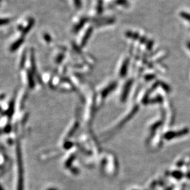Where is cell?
Wrapping results in <instances>:
<instances>
[{"label": "cell", "instance_id": "d6986e66", "mask_svg": "<svg viewBox=\"0 0 190 190\" xmlns=\"http://www.w3.org/2000/svg\"><path fill=\"white\" fill-rule=\"evenodd\" d=\"M187 47L189 48V49H190V41L187 43Z\"/></svg>", "mask_w": 190, "mask_h": 190}, {"label": "cell", "instance_id": "30bf717a", "mask_svg": "<svg viewBox=\"0 0 190 190\" xmlns=\"http://www.w3.org/2000/svg\"><path fill=\"white\" fill-rule=\"evenodd\" d=\"M11 22V19L8 18H0V26L8 24Z\"/></svg>", "mask_w": 190, "mask_h": 190}, {"label": "cell", "instance_id": "7a4b0ae2", "mask_svg": "<svg viewBox=\"0 0 190 190\" xmlns=\"http://www.w3.org/2000/svg\"><path fill=\"white\" fill-rule=\"evenodd\" d=\"M24 41V38L21 37V38H20V39H17L16 41H14V42L11 45V46L10 47V48H9L10 51L11 52L16 51L17 49L19 48V47L21 46V45L23 44Z\"/></svg>", "mask_w": 190, "mask_h": 190}, {"label": "cell", "instance_id": "7402d4cb", "mask_svg": "<svg viewBox=\"0 0 190 190\" xmlns=\"http://www.w3.org/2000/svg\"><path fill=\"white\" fill-rule=\"evenodd\" d=\"M48 190H56V189H49Z\"/></svg>", "mask_w": 190, "mask_h": 190}, {"label": "cell", "instance_id": "44dd1931", "mask_svg": "<svg viewBox=\"0 0 190 190\" xmlns=\"http://www.w3.org/2000/svg\"><path fill=\"white\" fill-rule=\"evenodd\" d=\"M0 190H3V189L2 187H1V185H0Z\"/></svg>", "mask_w": 190, "mask_h": 190}, {"label": "cell", "instance_id": "ffe728a7", "mask_svg": "<svg viewBox=\"0 0 190 190\" xmlns=\"http://www.w3.org/2000/svg\"><path fill=\"white\" fill-rule=\"evenodd\" d=\"M4 97H5V95H0V100H2L3 98H4Z\"/></svg>", "mask_w": 190, "mask_h": 190}, {"label": "cell", "instance_id": "8fae6325", "mask_svg": "<svg viewBox=\"0 0 190 190\" xmlns=\"http://www.w3.org/2000/svg\"><path fill=\"white\" fill-rule=\"evenodd\" d=\"M180 16L182 18L185 19L187 20L188 21H190V14L185 13V12H182L180 13Z\"/></svg>", "mask_w": 190, "mask_h": 190}, {"label": "cell", "instance_id": "2e32d148", "mask_svg": "<svg viewBox=\"0 0 190 190\" xmlns=\"http://www.w3.org/2000/svg\"><path fill=\"white\" fill-rule=\"evenodd\" d=\"M153 43H153V40H151V41H148L147 45V48H148V49H151L152 47H153Z\"/></svg>", "mask_w": 190, "mask_h": 190}, {"label": "cell", "instance_id": "9c48e42d", "mask_svg": "<svg viewBox=\"0 0 190 190\" xmlns=\"http://www.w3.org/2000/svg\"><path fill=\"white\" fill-rule=\"evenodd\" d=\"M14 101H12L11 102L9 109H8V111H7V114L9 117L12 116L13 112H14Z\"/></svg>", "mask_w": 190, "mask_h": 190}, {"label": "cell", "instance_id": "ba28073f", "mask_svg": "<svg viewBox=\"0 0 190 190\" xmlns=\"http://www.w3.org/2000/svg\"><path fill=\"white\" fill-rule=\"evenodd\" d=\"M125 35L128 38H131L134 40H138V39H140L139 34L137 33H133L132 32H127L125 33Z\"/></svg>", "mask_w": 190, "mask_h": 190}, {"label": "cell", "instance_id": "277c9868", "mask_svg": "<svg viewBox=\"0 0 190 190\" xmlns=\"http://www.w3.org/2000/svg\"><path fill=\"white\" fill-rule=\"evenodd\" d=\"M92 32H93V28L92 27H90L86 30L85 34L84 35V36H83V39L82 40V47H84L85 45L86 44L87 41H88L91 35H92Z\"/></svg>", "mask_w": 190, "mask_h": 190}, {"label": "cell", "instance_id": "7c38bea8", "mask_svg": "<svg viewBox=\"0 0 190 190\" xmlns=\"http://www.w3.org/2000/svg\"><path fill=\"white\" fill-rule=\"evenodd\" d=\"M116 3L117 5H122V6H127L128 5L127 0H117Z\"/></svg>", "mask_w": 190, "mask_h": 190}, {"label": "cell", "instance_id": "4fadbf2b", "mask_svg": "<svg viewBox=\"0 0 190 190\" xmlns=\"http://www.w3.org/2000/svg\"><path fill=\"white\" fill-rule=\"evenodd\" d=\"M26 59V54L24 52L23 55H22V59L21 60V63H20V68H23L24 66V64H25V60Z\"/></svg>", "mask_w": 190, "mask_h": 190}, {"label": "cell", "instance_id": "52a82bcc", "mask_svg": "<svg viewBox=\"0 0 190 190\" xmlns=\"http://www.w3.org/2000/svg\"><path fill=\"white\" fill-rule=\"evenodd\" d=\"M28 82H29V86L31 88H33L35 86V82L33 80V75L32 72H28Z\"/></svg>", "mask_w": 190, "mask_h": 190}, {"label": "cell", "instance_id": "9a60e30c", "mask_svg": "<svg viewBox=\"0 0 190 190\" xmlns=\"http://www.w3.org/2000/svg\"><path fill=\"white\" fill-rule=\"evenodd\" d=\"M74 3L75 6L77 7V8H80L82 6V2L81 0H74Z\"/></svg>", "mask_w": 190, "mask_h": 190}, {"label": "cell", "instance_id": "3957f363", "mask_svg": "<svg viewBox=\"0 0 190 190\" xmlns=\"http://www.w3.org/2000/svg\"><path fill=\"white\" fill-rule=\"evenodd\" d=\"M34 23H35V21H34L33 19H30L28 22L27 25L26 27H25L22 29V37H24V35H26V34H27L29 32L30 30H31L32 27L33 26Z\"/></svg>", "mask_w": 190, "mask_h": 190}, {"label": "cell", "instance_id": "ac0fdd59", "mask_svg": "<svg viewBox=\"0 0 190 190\" xmlns=\"http://www.w3.org/2000/svg\"><path fill=\"white\" fill-rule=\"evenodd\" d=\"M140 41H141L142 43H145L146 41V39L145 37H141L140 39Z\"/></svg>", "mask_w": 190, "mask_h": 190}, {"label": "cell", "instance_id": "e0dca14e", "mask_svg": "<svg viewBox=\"0 0 190 190\" xmlns=\"http://www.w3.org/2000/svg\"><path fill=\"white\" fill-rule=\"evenodd\" d=\"M11 130V126H9V125H7V126L5 128V131L6 133H9V132H10Z\"/></svg>", "mask_w": 190, "mask_h": 190}, {"label": "cell", "instance_id": "8992f818", "mask_svg": "<svg viewBox=\"0 0 190 190\" xmlns=\"http://www.w3.org/2000/svg\"><path fill=\"white\" fill-rule=\"evenodd\" d=\"M30 59H31V64H32V72H35V54H34L33 49H31L30 52Z\"/></svg>", "mask_w": 190, "mask_h": 190}, {"label": "cell", "instance_id": "5bb4252c", "mask_svg": "<svg viewBox=\"0 0 190 190\" xmlns=\"http://www.w3.org/2000/svg\"><path fill=\"white\" fill-rule=\"evenodd\" d=\"M43 37H44L45 40L46 41H47V42H48V43L49 42H51V41L52 40L51 37L49 36L48 33H45V35H44Z\"/></svg>", "mask_w": 190, "mask_h": 190}, {"label": "cell", "instance_id": "5b68a950", "mask_svg": "<svg viewBox=\"0 0 190 190\" xmlns=\"http://www.w3.org/2000/svg\"><path fill=\"white\" fill-rule=\"evenodd\" d=\"M86 21V19H83L82 21H80L79 23L75 27V28L74 29V32L75 33L78 32L79 31V30L83 27V26L84 25V24H85Z\"/></svg>", "mask_w": 190, "mask_h": 190}, {"label": "cell", "instance_id": "6da1fadb", "mask_svg": "<svg viewBox=\"0 0 190 190\" xmlns=\"http://www.w3.org/2000/svg\"><path fill=\"white\" fill-rule=\"evenodd\" d=\"M17 156L18 164V183L17 190H24V169L23 162H22V156L20 143L17 144Z\"/></svg>", "mask_w": 190, "mask_h": 190}]
</instances>
